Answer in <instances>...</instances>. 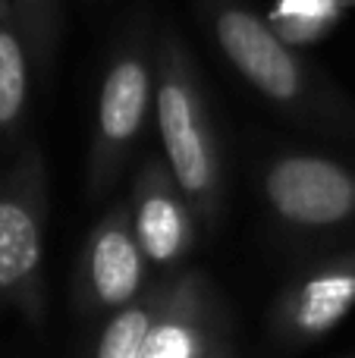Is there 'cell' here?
Here are the masks:
<instances>
[{"mask_svg":"<svg viewBox=\"0 0 355 358\" xmlns=\"http://www.w3.org/2000/svg\"><path fill=\"white\" fill-rule=\"evenodd\" d=\"M201 29L236 76L287 120L321 136L355 132L352 107L249 0H192Z\"/></svg>","mask_w":355,"mask_h":358,"instance_id":"cell-1","label":"cell"},{"mask_svg":"<svg viewBox=\"0 0 355 358\" xmlns=\"http://www.w3.org/2000/svg\"><path fill=\"white\" fill-rule=\"evenodd\" d=\"M154 120L176 189L195 223L214 229L226 201L224 155L198 63L173 22H164L154 41Z\"/></svg>","mask_w":355,"mask_h":358,"instance_id":"cell-2","label":"cell"},{"mask_svg":"<svg viewBox=\"0 0 355 358\" xmlns=\"http://www.w3.org/2000/svg\"><path fill=\"white\" fill-rule=\"evenodd\" d=\"M255 189L287 245H324L355 229V167L333 155L277 145L258 161Z\"/></svg>","mask_w":355,"mask_h":358,"instance_id":"cell-3","label":"cell"},{"mask_svg":"<svg viewBox=\"0 0 355 358\" xmlns=\"http://www.w3.org/2000/svg\"><path fill=\"white\" fill-rule=\"evenodd\" d=\"M154 41L157 35L151 22L136 16L119 31L107 57L88 138V201H104L142 148L145 129L154 113Z\"/></svg>","mask_w":355,"mask_h":358,"instance_id":"cell-4","label":"cell"},{"mask_svg":"<svg viewBox=\"0 0 355 358\" xmlns=\"http://www.w3.org/2000/svg\"><path fill=\"white\" fill-rule=\"evenodd\" d=\"M44 229L48 167L35 142H25L0 170V305L29 324L44 321Z\"/></svg>","mask_w":355,"mask_h":358,"instance_id":"cell-5","label":"cell"},{"mask_svg":"<svg viewBox=\"0 0 355 358\" xmlns=\"http://www.w3.org/2000/svg\"><path fill=\"white\" fill-rule=\"evenodd\" d=\"M151 267L132 233L129 204L117 201L88 229L75 258L73 302L85 317L113 315L151 286Z\"/></svg>","mask_w":355,"mask_h":358,"instance_id":"cell-6","label":"cell"},{"mask_svg":"<svg viewBox=\"0 0 355 358\" xmlns=\"http://www.w3.org/2000/svg\"><path fill=\"white\" fill-rule=\"evenodd\" d=\"M355 308V245L305 261L270 305V330L283 346H312Z\"/></svg>","mask_w":355,"mask_h":358,"instance_id":"cell-7","label":"cell"},{"mask_svg":"<svg viewBox=\"0 0 355 358\" xmlns=\"http://www.w3.org/2000/svg\"><path fill=\"white\" fill-rule=\"evenodd\" d=\"M126 204L132 217V233H136L151 273L167 277L180 271L195 248L198 223L182 192L176 189L161 148L145 151V157L138 161Z\"/></svg>","mask_w":355,"mask_h":358,"instance_id":"cell-8","label":"cell"},{"mask_svg":"<svg viewBox=\"0 0 355 358\" xmlns=\"http://www.w3.org/2000/svg\"><path fill=\"white\" fill-rule=\"evenodd\" d=\"M226 340V315L214 283L198 267L164 277V299L138 358H208Z\"/></svg>","mask_w":355,"mask_h":358,"instance_id":"cell-9","label":"cell"},{"mask_svg":"<svg viewBox=\"0 0 355 358\" xmlns=\"http://www.w3.org/2000/svg\"><path fill=\"white\" fill-rule=\"evenodd\" d=\"M31 107V60L10 3H0V155H16L25 145Z\"/></svg>","mask_w":355,"mask_h":358,"instance_id":"cell-10","label":"cell"},{"mask_svg":"<svg viewBox=\"0 0 355 358\" xmlns=\"http://www.w3.org/2000/svg\"><path fill=\"white\" fill-rule=\"evenodd\" d=\"M161 299H164V277H154L136 302L107 315L104 327H101L98 340H94L92 358H138V349H142L145 336H148L151 321H154L157 308H161Z\"/></svg>","mask_w":355,"mask_h":358,"instance_id":"cell-11","label":"cell"},{"mask_svg":"<svg viewBox=\"0 0 355 358\" xmlns=\"http://www.w3.org/2000/svg\"><path fill=\"white\" fill-rule=\"evenodd\" d=\"M22 31L25 50L31 60V73L41 85H50L60 41V0H6Z\"/></svg>","mask_w":355,"mask_h":358,"instance_id":"cell-12","label":"cell"},{"mask_svg":"<svg viewBox=\"0 0 355 358\" xmlns=\"http://www.w3.org/2000/svg\"><path fill=\"white\" fill-rule=\"evenodd\" d=\"M340 3L343 0H277V10L268 16V22L283 41L299 48L331 29Z\"/></svg>","mask_w":355,"mask_h":358,"instance_id":"cell-13","label":"cell"},{"mask_svg":"<svg viewBox=\"0 0 355 358\" xmlns=\"http://www.w3.org/2000/svg\"><path fill=\"white\" fill-rule=\"evenodd\" d=\"M208 358H233V352H230V340L217 343V346H214V352L208 355Z\"/></svg>","mask_w":355,"mask_h":358,"instance_id":"cell-14","label":"cell"}]
</instances>
